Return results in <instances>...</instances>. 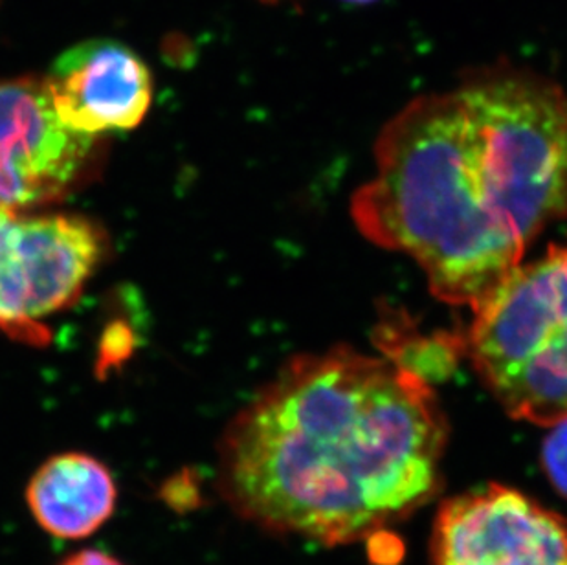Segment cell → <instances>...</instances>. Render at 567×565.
<instances>
[{
	"mask_svg": "<svg viewBox=\"0 0 567 565\" xmlns=\"http://www.w3.org/2000/svg\"><path fill=\"white\" fill-rule=\"evenodd\" d=\"M351 197L360 234L412 257L435 298L480 309L536 237L567 219V91L499 59L413 97Z\"/></svg>",
	"mask_w": 567,
	"mask_h": 565,
	"instance_id": "cell-1",
	"label": "cell"
},
{
	"mask_svg": "<svg viewBox=\"0 0 567 565\" xmlns=\"http://www.w3.org/2000/svg\"><path fill=\"white\" fill-rule=\"evenodd\" d=\"M446 443L430 380L393 358L332 347L290 358L231 419L217 489L267 533L354 544L437 496Z\"/></svg>",
	"mask_w": 567,
	"mask_h": 565,
	"instance_id": "cell-2",
	"label": "cell"
},
{
	"mask_svg": "<svg viewBox=\"0 0 567 565\" xmlns=\"http://www.w3.org/2000/svg\"><path fill=\"white\" fill-rule=\"evenodd\" d=\"M461 352L508 415L551 428L567 419V243L522 263L472 312Z\"/></svg>",
	"mask_w": 567,
	"mask_h": 565,
	"instance_id": "cell-3",
	"label": "cell"
},
{
	"mask_svg": "<svg viewBox=\"0 0 567 565\" xmlns=\"http://www.w3.org/2000/svg\"><path fill=\"white\" fill-rule=\"evenodd\" d=\"M102 254L100 229L83 217L0 215V326H22L66 307Z\"/></svg>",
	"mask_w": 567,
	"mask_h": 565,
	"instance_id": "cell-4",
	"label": "cell"
},
{
	"mask_svg": "<svg viewBox=\"0 0 567 565\" xmlns=\"http://www.w3.org/2000/svg\"><path fill=\"white\" fill-rule=\"evenodd\" d=\"M432 565H567V517L508 486L465 492L437 512Z\"/></svg>",
	"mask_w": 567,
	"mask_h": 565,
	"instance_id": "cell-5",
	"label": "cell"
},
{
	"mask_svg": "<svg viewBox=\"0 0 567 565\" xmlns=\"http://www.w3.org/2000/svg\"><path fill=\"white\" fill-rule=\"evenodd\" d=\"M94 138L55 116L43 81L0 83V215L60 201L80 181Z\"/></svg>",
	"mask_w": 567,
	"mask_h": 565,
	"instance_id": "cell-6",
	"label": "cell"
},
{
	"mask_svg": "<svg viewBox=\"0 0 567 565\" xmlns=\"http://www.w3.org/2000/svg\"><path fill=\"white\" fill-rule=\"evenodd\" d=\"M43 83L64 127L91 138L136 127L153 97L144 61L111 39H92L66 50Z\"/></svg>",
	"mask_w": 567,
	"mask_h": 565,
	"instance_id": "cell-7",
	"label": "cell"
},
{
	"mask_svg": "<svg viewBox=\"0 0 567 565\" xmlns=\"http://www.w3.org/2000/svg\"><path fill=\"white\" fill-rule=\"evenodd\" d=\"M27 505L43 533L80 542L111 522L118 485L107 464L91 453H58L28 481Z\"/></svg>",
	"mask_w": 567,
	"mask_h": 565,
	"instance_id": "cell-8",
	"label": "cell"
},
{
	"mask_svg": "<svg viewBox=\"0 0 567 565\" xmlns=\"http://www.w3.org/2000/svg\"><path fill=\"white\" fill-rule=\"evenodd\" d=\"M542 466L555 491L567 500V419L551 427L544 439Z\"/></svg>",
	"mask_w": 567,
	"mask_h": 565,
	"instance_id": "cell-9",
	"label": "cell"
},
{
	"mask_svg": "<svg viewBox=\"0 0 567 565\" xmlns=\"http://www.w3.org/2000/svg\"><path fill=\"white\" fill-rule=\"evenodd\" d=\"M58 565H127L124 562L102 549H80L72 555L64 556Z\"/></svg>",
	"mask_w": 567,
	"mask_h": 565,
	"instance_id": "cell-10",
	"label": "cell"
},
{
	"mask_svg": "<svg viewBox=\"0 0 567 565\" xmlns=\"http://www.w3.org/2000/svg\"><path fill=\"white\" fill-rule=\"evenodd\" d=\"M349 2H354V4H368V2H373V0H349Z\"/></svg>",
	"mask_w": 567,
	"mask_h": 565,
	"instance_id": "cell-11",
	"label": "cell"
},
{
	"mask_svg": "<svg viewBox=\"0 0 567 565\" xmlns=\"http://www.w3.org/2000/svg\"><path fill=\"white\" fill-rule=\"evenodd\" d=\"M262 2H281V0H262Z\"/></svg>",
	"mask_w": 567,
	"mask_h": 565,
	"instance_id": "cell-12",
	"label": "cell"
}]
</instances>
